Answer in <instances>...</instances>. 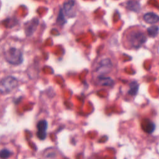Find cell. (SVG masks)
I'll return each mask as SVG.
<instances>
[{"label": "cell", "mask_w": 159, "mask_h": 159, "mask_svg": "<svg viewBox=\"0 0 159 159\" xmlns=\"http://www.w3.org/2000/svg\"><path fill=\"white\" fill-rule=\"evenodd\" d=\"M147 39V30L143 27L137 25L129 27L124 32L122 43L127 49H137L145 43Z\"/></svg>", "instance_id": "obj_1"}, {"label": "cell", "mask_w": 159, "mask_h": 159, "mask_svg": "<svg viewBox=\"0 0 159 159\" xmlns=\"http://www.w3.org/2000/svg\"><path fill=\"white\" fill-rule=\"evenodd\" d=\"M4 57L10 64L17 65L23 61V54L20 50L16 47H9L4 50Z\"/></svg>", "instance_id": "obj_2"}, {"label": "cell", "mask_w": 159, "mask_h": 159, "mask_svg": "<svg viewBox=\"0 0 159 159\" xmlns=\"http://www.w3.org/2000/svg\"><path fill=\"white\" fill-rule=\"evenodd\" d=\"M18 81L13 76H9L2 78L0 81V93L2 94L9 93L17 86Z\"/></svg>", "instance_id": "obj_3"}, {"label": "cell", "mask_w": 159, "mask_h": 159, "mask_svg": "<svg viewBox=\"0 0 159 159\" xmlns=\"http://www.w3.org/2000/svg\"><path fill=\"white\" fill-rule=\"evenodd\" d=\"M112 67V64L110 59H102L98 62V65L94 69V72L97 73V76H104V74H106L111 70Z\"/></svg>", "instance_id": "obj_4"}, {"label": "cell", "mask_w": 159, "mask_h": 159, "mask_svg": "<svg viewBox=\"0 0 159 159\" xmlns=\"http://www.w3.org/2000/svg\"><path fill=\"white\" fill-rule=\"evenodd\" d=\"M48 124L46 120H41L37 124V136L40 140H44L47 137L46 130L47 129Z\"/></svg>", "instance_id": "obj_5"}, {"label": "cell", "mask_w": 159, "mask_h": 159, "mask_svg": "<svg viewBox=\"0 0 159 159\" xmlns=\"http://www.w3.org/2000/svg\"><path fill=\"white\" fill-rule=\"evenodd\" d=\"M143 20L148 24H153L157 23L158 21L159 17L156 14L153 12H148L144 14Z\"/></svg>", "instance_id": "obj_6"}, {"label": "cell", "mask_w": 159, "mask_h": 159, "mask_svg": "<svg viewBox=\"0 0 159 159\" xmlns=\"http://www.w3.org/2000/svg\"><path fill=\"white\" fill-rule=\"evenodd\" d=\"M96 83L99 85L110 86L113 84L114 81L109 77H105L104 76H98L96 78Z\"/></svg>", "instance_id": "obj_7"}, {"label": "cell", "mask_w": 159, "mask_h": 159, "mask_svg": "<svg viewBox=\"0 0 159 159\" xmlns=\"http://www.w3.org/2000/svg\"><path fill=\"white\" fill-rule=\"evenodd\" d=\"M75 4V1L71 0H69L64 4V10L67 16H71L72 14H74Z\"/></svg>", "instance_id": "obj_8"}, {"label": "cell", "mask_w": 159, "mask_h": 159, "mask_svg": "<svg viewBox=\"0 0 159 159\" xmlns=\"http://www.w3.org/2000/svg\"><path fill=\"white\" fill-rule=\"evenodd\" d=\"M139 87V84L136 81H134L131 82L129 84L130 89L128 91V94H129L131 96H135L138 91Z\"/></svg>", "instance_id": "obj_9"}, {"label": "cell", "mask_w": 159, "mask_h": 159, "mask_svg": "<svg viewBox=\"0 0 159 159\" xmlns=\"http://www.w3.org/2000/svg\"><path fill=\"white\" fill-rule=\"evenodd\" d=\"M158 33V27L157 25H153L150 27L147 30V35L150 37H155Z\"/></svg>", "instance_id": "obj_10"}, {"label": "cell", "mask_w": 159, "mask_h": 159, "mask_svg": "<svg viewBox=\"0 0 159 159\" xmlns=\"http://www.w3.org/2000/svg\"><path fill=\"white\" fill-rule=\"evenodd\" d=\"M11 155L12 153L7 149H3L0 151V158H7Z\"/></svg>", "instance_id": "obj_11"}]
</instances>
